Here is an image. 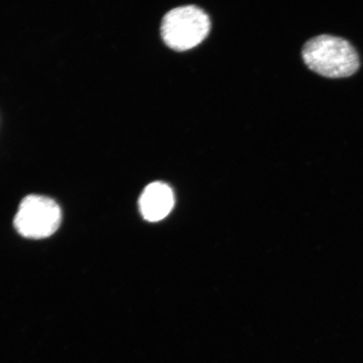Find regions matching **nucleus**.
<instances>
[{
    "mask_svg": "<svg viewBox=\"0 0 363 363\" xmlns=\"http://www.w3.org/2000/svg\"><path fill=\"white\" fill-rule=\"evenodd\" d=\"M302 57L310 69L330 79L347 78L359 69L360 57L347 40L320 35L303 45Z\"/></svg>",
    "mask_w": 363,
    "mask_h": 363,
    "instance_id": "obj_1",
    "label": "nucleus"
},
{
    "mask_svg": "<svg viewBox=\"0 0 363 363\" xmlns=\"http://www.w3.org/2000/svg\"><path fill=\"white\" fill-rule=\"evenodd\" d=\"M211 30V21L202 9L186 6L167 12L162 22L163 40L175 51H187L206 39Z\"/></svg>",
    "mask_w": 363,
    "mask_h": 363,
    "instance_id": "obj_2",
    "label": "nucleus"
},
{
    "mask_svg": "<svg viewBox=\"0 0 363 363\" xmlns=\"http://www.w3.org/2000/svg\"><path fill=\"white\" fill-rule=\"evenodd\" d=\"M61 221V208L53 199L31 194L21 201L13 225L22 237L39 240L55 233Z\"/></svg>",
    "mask_w": 363,
    "mask_h": 363,
    "instance_id": "obj_3",
    "label": "nucleus"
},
{
    "mask_svg": "<svg viewBox=\"0 0 363 363\" xmlns=\"http://www.w3.org/2000/svg\"><path fill=\"white\" fill-rule=\"evenodd\" d=\"M174 206V195L169 185L155 182L144 189L139 199L140 211L145 220L156 222L164 219Z\"/></svg>",
    "mask_w": 363,
    "mask_h": 363,
    "instance_id": "obj_4",
    "label": "nucleus"
}]
</instances>
